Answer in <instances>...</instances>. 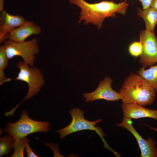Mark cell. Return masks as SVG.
<instances>
[{
    "mask_svg": "<svg viewBox=\"0 0 157 157\" xmlns=\"http://www.w3.org/2000/svg\"><path fill=\"white\" fill-rule=\"evenodd\" d=\"M12 79L7 78L4 72V70L0 69V85L6 81H10Z\"/></svg>",
    "mask_w": 157,
    "mask_h": 157,
    "instance_id": "7402d4cb",
    "label": "cell"
},
{
    "mask_svg": "<svg viewBox=\"0 0 157 157\" xmlns=\"http://www.w3.org/2000/svg\"><path fill=\"white\" fill-rule=\"evenodd\" d=\"M117 126L126 129L133 135L141 150L140 157H157L156 141L149 137L146 140L141 137L133 127L131 119L124 117L121 122Z\"/></svg>",
    "mask_w": 157,
    "mask_h": 157,
    "instance_id": "ba28073f",
    "label": "cell"
},
{
    "mask_svg": "<svg viewBox=\"0 0 157 157\" xmlns=\"http://www.w3.org/2000/svg\"><path fill=\"white\" fill-rule=\"evenodd\" d=\"M42 142L44 143L47 146L51 149L54 153V157L58 156H62L58 152L59 149H58V144H55L51 143H48L42 141Z\"/></svg>",
    "mask_w": 157,
    "mask_h": 157,
    "instance_id": "d6986e66",
    "label": "cell"
},
{
    "mask_svg": "<svg viewBox=\"0 0 157 157\" xmlns=\"http://www.w3.org/2000/svg\"><path fill=\"white\" fill-rule=\"evenodd\" d=\"M41 31V27L34 22L26 21L22 25L15 28L8 33L0 43H2L7 39L16 42H24L30 35H38Z\"/></svg>",
    "mask_w": 157,
    "mask_h": 157,
    "instance_id": "30bf717a",
    "label": "cell"
},
{
    "mask_svg": "<svg viewBox=\"0 0 157 157\" xmlns=\"http://www.w3.org/2000/svg\"><path fill=\"white\" fill-rule=\"evenodd\" d=\"M145 125L147 126L150 129L157 132V128L151 126L146 124H145Z\"/></svg>",
    "mask_w": 157,
    "mask_h": 157,
    "instance_id": "d4e9b609",
    "label": "cell"
},
{
    "mask_svg": "<svg viewBox=\"0 0 157 157\" xmlns=\"http://www.w3.org/2000/svg\"><path fill=\"white\" fill-rule=\"evenodd\" d=\"M150 7L157 11V0H152L150 4Z\"/></svg>",
    "mask_w": 157,
    "mask_h": 157,
    "instance_id": "603a6c76",
    "label": "cell"
},
{
    "mask_svg": "<svg viewBox=\"0 0 157 157\" xmlns=\"http://www.w3.org/2000/svg\"><path fill=\"white\" fill-rule=\"evenodd\" d=\"M24 61L17 63V66L19 69L17 76L15 78L26 82L28 84V93L24 99L19 103L36 95L43 87L45 81L41 70L38 68L31 67Z\"/></svg>",
    "mask_w": 157,
    "mask_h": 157,
    "instance_id": "8992f818",
    "label": "cell"
},
{
    "mask_svg": "<svg viewBox=\"0 0 157 157\" xmlns=\"http://www.w3.org/2000/svg\"><path fill=\"white\" fill-rule=\"evenodd\" d=\"M129 51L132 56L137 57L141 55L142 50L140 41H135L132 42L129 47Z\"/></svg>",
    "mask_w": 157,
    "mask_h": 157,
    "instance_id": "e0dca14e",
    "label": "cell"
},
{
    "mask_svg": "<svg viewBox=\"0 0 157 157\" xmlns=\"http://www.w3.org/2000/svg\"><path fill=\"white\" fill-rule=\"evenodd\" d=\"M29 140L26 142L24 148L27 154V157H38V156L35 154L30 147L29 144Z\"/></svg>",
    "mask_w": 157,
    "mask_h": 157,
    "instance_id": "ffe728a7",
    "label": "cell"
},
{
    "mask_svg": "<svg viewBox=\"0 0 157 157\" xmlns=\"http://www.w3.org/2000/svg\"><path fill=\"white\" fill-rule=\"evenodd\" d=\"M114 0L115 1H116L117 0Z\"/></svg>",
    "mask_w": 157,
    "mask_h": 157,
    "instance_id": "484cf974",
    "label": "cell"
},
{
    "mask_svg": "<svg viewBox=\"0 0 157 157\" xmlns=\"http://www.w3.org/2000/svg\"><path fill=\"white\" fill-rule=\"evenodd\" d=\"M121 107L124 117L138 119L149 117L157 120V110H151L136 103H122Z\"/></svg>",
    "mask_w": 157,
    "mask_h": 157,
    "instance_id": "8fae6325",
    "label": "cell"
},
{
    "mask_svg": "<svg viewBox=\"0 0 157 157\" xmlns=\"http://www.w3.org/2000/svg\"><path fill=\"white\" fill-rule=\"evenodd\" d=\"M139 36L142 48L140 61L145 67L157 62V38L154 32L146 29L140 31Z\"/></svg>",
    "mask_w": 157,
    "mask_h": 157,
    "instance_id": "52a82bcc",
    "label": "cell"
},
{
    "mask_svg": "<svg viewBox=\"0 0 157 157\" xmlns=\"http://www.w3.org/2000/svg\"><path fill=\"white\" fill-rule=\"evenodd\" d=\"M123 1L125 0H120ZM141 3L142 6V9L145 10L150 7V4L152 0H139Z\"/></svg>",
    "mask_w": 157,
    "mask_h": 157,
    "instance_id": "44dd1931",
    "label": "cell"
},
{
    "mask_svg": "<svg viewBox=\"0 0 157 157\" xmlns=\"http://www.w3.org/2000/svg\"><path fill=\"white\" fill-rule=\"evenodd\" d=\"M8 58L3 45L0 47V69L4 70L8 64Z\"/></svg>",
    "mask_w": 157,
    "mask_h": 157,
    "instance_id": "ac0fdd59",
    "label": "cell"
},
{
    "mask_svg": "<svg viewBox=\"0 0 157 157\" xmlns=\"http://www.w3.org/2000/svg\"><path fill=\"white\" fill-rule=\"evenodd\" d=\"M140 76L145 80L157 92V65L145 70L142 67L137 71Z\"/></svg>",
    "mask_w": 157,
    "mask_h": 157,
    "instance_id": "5bb4252c",
    "label": "cell"
},
{
    "mask_svg": "<svg viewBox=\"0 0 157 157\" xmlns=\"http://www.w3.org/2000/svg\"><path fill=\"white\" fill-rule=\"evenodd\" d=\"M137 15L144 20L145 29L154 32L155 27L157 23V11L151 7L145 10L138 8Z\"/></svg>",
    "mask_w": 157,
    "mask_h": 157,
    "instance_id": "4fadbf2b",
    "label": "cell"
},
{
    "mask_svg": "<svg viewBox=\"0 0 157 157\" xmlns=\"http://www.w3.org/2000/svg\"><path fill=\"white\" fill-rule=\"evenodd\" d=\"M69 113L72 118L70 123L66 127L56 131L60 135V139H62L68 135L78 131L87 130H93L100 136L104 144V147L111 150L104 138L105 134L102 129L99 126H95L96 124L102 121L101 119L100 118L94 121L87 120L84 117V111L79 108L71 109Z\"/></svg>",
    "mask_w": 157,
    "mask_h": 157,
    "instance_id": "277c9868",
    "label": "cell"
},
{
    "mask_svg": "<svg viewBox=\"0 0 157 157\" xmlns=\"http://www.w3.org/2000/svg\"><path fill=\"white\" fill-rule=\"evenodd\" d=\"M155 92L143 78L132 73L126 78L119 93L122 103H136L146 106L153 103L156 98Z\"/></svg>",
    "mask_w": 157,
    "mask_h": 157,
    "instance_id": "7a4b0ae2",
    "label": "cell"
},
{
    "mask_svg": "<svg viewBox=\"0 0 157 157\" xmlns=\"http://www.w3.org/2000/svg\"><path fill=\"white\" fill-rule=\"evenodd\" d=\"M112 81L110 77L106 76L103 81H100L95 91L89 93H83L82 96L85 98V101H92L101 99L107 101H117L122 99L120 93L112 89L111 84Z\"/></svg>",
    "mask_w": 157,
    "mask_h": 157,
    "instance_id": "9c48e42d",
    "label": "cell"
},
{
    "mask_svg": "<svg viewBox=\"0 0 157 157\" xmlns=\"http://www.w3.org/2000/svg\"><path fill=\"white\" fill-rule=\"evenodd\" d=\"M0 15V42L12 30L26 21L23 16L10 14L3 10Z\"/></svg>",
    "mask_w": 157,
    "mask_h": 157,
    "instance_id": "7c38bea8",
    "label": "cell"
},
{
    "mask_svg": "<svg viewBox=\"0 0 157 157\" xmlns=\"http://www.w3.org/2000/svg\"><path fill=\"white\" fill-rule=\"evenodd\" d=\"M3 45L9 59L16 56H19L24 62L31 67H33L35 59V55H37L40 52L36 38L22 42H16L6 40L4 42Z\"/></svg>",
    "mask_w": 157,
    "mask_h": 157,
    "instance_id": "5b68a950",
    "label": "cell"
},
{
    "mask_svg": "<svg viewBox=\"0 0 157 157\" xmlns=\"http://www.w3.org/2000/svg\"><path fill=\"white\" fill-rule=\"evenodd\" d=\"M4 0H0V12L1 13L3 9V6Z\"/></svg>",
    "mask_w": 157,
    "mask_h": 157,
    "instance_id": "cb8c5ba5",
    "label": "cell"
},
{
    "mask_svg": "<svg viewBox=\"0 0 157 157\" xmlns=\"http://www.w3.org/2000/svg\"><path fill=\"white\" fill-rule=\"evenodd\" d=\"M19 120L14 123L8 122L1 133H5L12 136L13 142L17 138H22L28 135L36 132L47 133L49 130L50 123L48 122L37 121L31 119L27 111H22Z\"/></svg>",
    "mask_w": 157,
    "mask_h": 157,
    "instance_id": "3957f363",
    "label": "cell"
},
{
    "mask_svg": "<svg viewBox=\"0 0 157 157\" xmlns=\"http://www.w3.org/2000/svg\"><path fill=\"white\" fill-rule=\"evenodd\" d=\"M13 142V137L9 134L0 138V157L7 155L11 152Z\"/></svg>",
    "mask_w": 157,
    "mask_h": 157,
    "instance_id": "2e32d148",
    "label": "cell"
},
{
    "mask_svg": "<svg viewBox=\"0 0 157 157\" xmlns=\"http://www.w3.org/2000/svg\"><path fill=\"white\" fill-rule=\"evenodd\" d=\"M29 140L27 136L16 139L13 142L12 148L14 149L11 157H24V150L26 142Z\"/></svg>",
    "mask_w": 157,
    "mask_h": 157,
    "instance_id": "9a60e30c",
    "label": "cell"
},
{
    "mask_svg": "<svg viewBox=\"0 0 157 157\" xmlns=\"http://www.w3.org/2000/svg\"><path fill=\"white\" fill-rule=\"evenodd\" d=\"M125 0L118 3L113 1H103L99 3H89L84 0H69V2L81 9L78 23L84 21V24H92L100 29L106 18L116 17V13L125 15L130 4Z\"/></svg>",
    "mask_w": 157,
    "mask_h": 157,
    "instance_id": "6da1fadb",
    "label": "cell"
}]
</instances>
